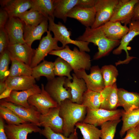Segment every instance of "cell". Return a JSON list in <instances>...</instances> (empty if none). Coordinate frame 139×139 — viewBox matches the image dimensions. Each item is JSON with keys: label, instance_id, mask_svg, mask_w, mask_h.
Masks as SVG:
<instances>
[{"label": "cell", "instance_id": "6da1fadb", "mask_svg": "<svg viewBox=\"0 0 139 139\" xmlns=\"http://www.w3.org/2000/svg\"><path fill=\"white\" fill-rule=\"evenodd\" d=\"M59 106V115L63 123V134L68 137L74 131L76 124L83 121L87 108L67 99L61 102Z\"/></svg>", "mask_w": 139, "mask_h": 139}, {"label": "cell", "instance_id": "7a4b0ae2", "mask_svg": "<svg viewBox=\"0 0 139 139\" xmlns=\"http://www.w3.org/2000/svg\"><path fill=\"white\" fill-rule=\"evenodd\" d=\"M77 40L93 43L98 47V51L93 57L96 60L106 56L114 48L119 45L120 40H114L108 38L102 27L92 29L86 27L83 34L76 38Z\"/></svg>", "mask_w": 139, "mask_h": 139}, {"label": "cell", "instance_id": "3957f363", "mask_svg": "<svg viewBox=\"0 0 139 139\" xmlns=\"http://www.w3.org/2000/svg\"><path fill=\"white\" fill-rule=\"evenodd\" d=\"M49 54L57 56L65 60L71 66L74 72L82 69L89 70L91 68L90 55L85 51L79 50L76 47L72 50L66 45L63 49L53 50Z\"/></svg>", "mask_w": 139, "mask_h": 139}, {"label": "cell", "instance_id": "277c9868", "mask_svg": "<svg viewBox=\"0 0 139 139\" xmlns=\"http://www.w3.org/2000/svg\"><path fill=\"white\" fill-rule=\"evenodd\" d=\"M48 19V31L53 32L54 38L61 43L63 48L67 44H71L77 46L80 51H90L88 46L89 43L72 39L70 37L71 32L68 30L66 26L61 22H59L57 24L56 23L54 22V19L51 17H49Z\"/></svg>", "mask_w": 139, "mask_h": 139}, {"label": "cell", "instance_id": "5b68a950", "mask_svg": "<svg viewBox=\"0 0 139 139\" xmlns=\"http://www.w3.org/2000/svg\"><path fill=\"white\" fill-rule=\"evenodd\" d=\"M123 110H109L101 108L90 109L87 108V113L82 122L93 125L96 127L101 126L109 121L120 119Z\"/></svg>", "mask_w": 139, "mask_h": 139}, {"label": "cell", "instance_id": "8992f818", "mask_svg": "<svg viewBox=\"0 0 139 139\" xmlns=\"http://www.w3.org/2000/svg\"><path fill=\"white\" fill-rule=\"evenodd\" d=\"M66 78L65 76L55 77L48 80L45 86L46 91L58 105L66 99H72L70 89L64 86Z\"/></svg>", "mask_w": 139, "mask_h": 139}, {"label": "cell", "instance_id": "52a82bcc", "mask_svg": "<svg viewBox=\"0 0 139 139\" xmlns=\"http://www.w3.org/2000/svg\"><path fill=\"white\" fill-rule=\"evenodd\" d=\"M47 33V35L42 37L38 47L35 49L30 65L32 68L38 65L41 61L44 60L45 57L51 51L64 48L58 46V41L52 37L50 31L48 30Z\"/></svg>", "mask_w": 139, "mask_h": 139}, {"label": "cell", "instance_id": "ba28073f", "mask_svg": "<svg viewBox=\"0 0 139 139\" xmlns=\"http://www.w3.org/2000/svg\"><path fill=\"white\" fill-rule=\"evenodd\" d=\"M118 0H96L94 7L96 13L94 23L91 27L94 29L109 21Z\"/></svg>", "mask_w": 139, "mask_h": 139}, {"label": "cell", "instance_id": "9c48e42d", "mask_svg": "<svg viewBox=\"0 0 139 139\" xmlns=\"http://www.w3.org/2000/svg\"><path fill=\"white\" fill-rule=\"evenodd\" d=\"M85 70L82 69L74 72L79 78L84 81L88 89L100 92L105 87L100 69L98 66L91 67L90 73L88 74Z\"/></svg>", "mask_w": 139, "mask_h": 139}, {"label": "cell", "instance_id": "30bf717a", "mask_svg": "<svg viewBox=\"0 0 139 139\" xmlns=\"http://www.w3.org/2000/svg\"><path fill=\"white\" fill-rule=\"evenodd\" d=\"M139 0H119L114 9L110 21L119 22L126 25L131 22L136 4Z\"/></svg>", "mask_w": 139, "mask_h": 139}, {"label": "cell", "instance_id": "8fae6325", "mask_svg": "<svg viewBox=\"0 0 139 139\" xmlns=\"http://www.w3.org/2000/svg\"><path fill=\"white\" fill-rule=\"evenodd\" d=\"M0 105L10 109L20 118L26 122L40 126L39 120L41 114L34 107L31 106L30 108H26L6 101L4 99L0 100Z\"/></svg>", "mask_w": 139, "mask_h": 139}, {"label": "cell", "instance_id": "7c38bea8", "mask_svg": "<svg viewBox=\"0 0 139 139\" xmlns=\"http://www.w3.org/2000/svg\"><path fill=\"white\" fill-rule=\"evenodd\" d=\"M41 91L40 93L31 96L28 102L31 106L35 107L41 114H47L50 109L59 106L46 91L45 86L41 84Z\"/></svg>", "mask_w": 139, "mask_h": 139}, {"label": "cell", "instance_id": "4fadbf2b", "mask_svg": "<svg viewBox=\"0 0 139 139\" xmlns=\"http://www.w3.org/2000/svg\"><path fill=\"white\" fill-rule=\"evenodd\" d=\"M24 25L18 17H9L4 28L8 36L9 45L26 43L23 38Z\"/></svg>", "mask_w": 139, "mask_h": 139}, {"label": "cell", "instance_id": "5bb4252c", "mask_svg": "<svg viewBox=\"0 0 139 139\" xmlns=\"http://www.w3.org/2000/svg\"><path fill=\"white\" fill-rule=\"evenodd\" d=\"M38 127L30 123L18 125L7 124L5 125L4 129L8 139H27L29 133H40L41 129Z\"/></svg>", "mask_w": 139, "mask_h": 139}, {"label": "cell", "instance_id": "9a60e30c", "mask_svg": "<svg viewBox=\"0 0 139 139\" xmlns=\"http://www.w3.org/2000/svg\"><path fill=\"white\" fill-rule=\"evenodd\" d=\"M128 28V32L121 39L119 46L113 51V53L116 55L120 54L123 50L126 52V59L123 61H119V64H127L133 59L136 58L129 56L127 46L134 37L139 35V20L132 21L129 24Z\"/></svg>", "mask_w": 139, "mask_h": 139}, {"label": "cell", "instance_id": "2e32d148", "mask_svg": "<svg viewBox=\"0 0 139 139\" xmlns=\"http://www.w3.org/2000/svg\"><path fill=\"white\" fill-rule=\"evenodd\" d=\"M59 110V106L50 108L45 114H41L39 120L40 126L49 127L55 132L63 134V123Z\"/></svg>", "mask_w": 139, "mask_h": 139}, {"label": "cell", "instance_id": "e0dca14e", "mask_svg": "<svg viewBox=\"0 0 139 139\" xmlns=\"http://www.w3.org/2000/svg\"><path fill=\"white\" fill-rule=\"evenodd\" d=\"M7 50L11 58L19 60L30 66L35 51V49L31 46L26 43L9 45Z\"/></svg>", "mask_w": 139, "mask_h": 139}, {"label": "cell", "instance_id": "ac0fdd59", "mask_svg": "<svg viewBox=\"0 0 139 139\" xmlns=\"http://www.w3.org/2000/svg\"><path fill=\"white\" fill-rule=\"evenodd\" d=\"M96 13L94 7L87 8L76 5L68 13L67 16L77 20L86 28H91L95 22Z\"/></svg>", "mask_w": 139, "mask_h": 139}, {"label": "cell", "instance_id": "d6986e66", "mask_svg": "<svg viewBox=\"0 0 139 139\" xmlns=\"http://www.w3.org/2000/svg\"><path fill=\"white\" fill-rule=\"evenodd\" d=\"M72 81L68 78L65 80L64 86L70 89L72 95L71 100L73 102L81 105L84 93L87 90L84 80L78 77L74 73L72 74Z\"/></svg>", "mask_w": 139, "mask_h": 139}, {"label": "cell", "instance_id": "ffe728a7", "mask_svg": "<svg viewBox=\"0 0 139 139\" xmlns=\"http://www.w3.org/2000/svg\"><path fill=\"white\" fill-rule=\"evenodd\" d=\"M117 94L118 107H122L126 112L139 109V93L119 88Z\"/></svg>", "mask_w": 139, "mask_h": 139}, {"label": "cell", "instance_id": "44dd1931", "mask_svg": "<svg viewBox=\"0 0 139 139\" xmlns=\"http://www.w3.org/2000/svg\"><path fill=\"white\" fill-rule=\"evenodd\" d=\"M0 3L2 8L7 12L9 17H18L31 7L30 0H1Z\"/></svg>", "mask_w": 139, "mask_h": 139}, {"label": "cell", "instance_id": "7402d4cb", "mask_svg": "<svg viewBox=\"0 0 139 139\" xmlns=\"http://www.w3.org/2000/svg\"><path fill=\"white\" fill-rule=\"evenodd\" d=\"M118 90L116 83L111 86L105 87L100 92V108L109 110L117 109Z\"/></svg>", "mask_w": 139, "mask_h": 139}, {"label": "cell", "instance_id": "603a6c76", "mask_svg": "<svg viewBox=\"0 0 139 139\" xmlns=\"http://www.w3.org/2000/svg\"><path fill=\"white\" fill-rule=\"evenodd\" d=\"M48 19H46L37 26L27 25L25 24L23 38L25 43L31 46L35 40L41 39V37L48 29Z\"/></svg>", "mask_w": 139, "mask_h": 139}, {"label": "cell", "instance_id": "cb8c5ba5", "mask_svg": "<svg viewBox=\"0 0 139 139\" xmlns=\"http://www.w3.org/2000/svg\"><path fill=\"white\" fill-rule=\"evenodd\" d=\"M41 91L39 86L35 84L28 90L21 91L12 90L10 96L4 99L6 101L29 108L31 105L28 103V98L32 95L40 93Z\"/></svg>", "mask_w": 139, "mask_h": 139}, {"label": "cell", "instance_id": "d4e9b609", "mask_svg": "<svg viewBox=\"0 0 139 139\" xmlns=\"http://www.w3.org/2000/svg\"><path fill=\"white\" fill-rule=\"evenodd\" d=\"M5 82L8 88L16 91L28 89L36 84L35 79L31 76L7 77Z\"/></svg>", "mask_w": 139, "mask_h": 139}, {"label": "cell", "instance_id": "484cf974", "mask_svg": "<svg viewBox=\"0 0 139 139\" xmlns=\"http://www.w3.org/2000/svg\"><path fill=\"white\" fill-rule=\"evenodd\" d=\"M106 36L114 40H120L128 32L129 28L119 22L109 21L101 26Z\"/></svg>", "mask_w": 139, "mask_h": 139}, {"label": "cell", "instance_id": "4316f807", "mask_svg": "<svg viewBox=\"0 0 139 139\" xmlns=\"http://www.w3.org/2000/svg\"><path fill=\"white\" fill-rule=\"evenodd\" d=\"M79 0H54V16L62 19L65 23L68 13L77 5Z\"/></svg>", "mask_w": 139, "mask_h": 139}, {"label": "cell", "instance_id": "83f0119b", "mask_svg": "<svg viewBox=\"0 0 139 139\" xmlns=\"http://www.w3.org/2000/svg\"><path fill=\"white\" fill-rule=\"evenodd\" d=\"M121 117L123 124L119 132L121 137L128 129L135 127L139 124V109L128 112L123 110Z\"/></svg>", "mask_w": 139, "mask_h": 139}, {"label": "cell", "instance_id": "f1b7e54d", "mask_svg": "<svg viewBox=\"0 0 139 139\" xmlns=\"http://www.w3.org/2000/svg\"><path fill=\"white\" fill-rule=\"evenodd\" d=\"M31 76L35 79L41 76L45 77L48 80L55 77L54 72V63L44 60L32 68Z\"/></svg>", "mask_w": 139, "mask_h": 139}, {"label": "cell", "instance_id": "f546056e", "mask_svg": "<svg viewBox=\"0 0 139 139\" xmlns=\"http://www.w3.org/2000/svg\"><path fill=\"white\" fill-rule=\"evenodd\" d=\"M31 8L37 11L48 19L51 17L54 19V0H30Z\"/></svg>", "mask_w": 139, "mask_h": 139}, {"label": "cell", "instance_id": "4dcf8cb0", "mask_svg": "<svg viewBox=\"0 0 139 139\" xmlns=\"http://www.w3.org/2000/svg\"><path fill=\"white\" fill-rule=\"evenodd\" d=\"M11 58V64L7 77L31 76L32 68L30 66L16 59Z\"/></svg>", "mask_w": 139, "mask_h": 139}, {"label": "cell", "instance_id": "1f68e13d", "mask_svg": "<svg viewBox=\"0 0 139 139\" xmlns=\"http://www.w3.org/2000/svg\"><path fill=\"white\" fill-rule=\"evenodd\" d=\"M18 17L25 24L33 26H37L47 19L38 11L31 8L21 14Z\"/></svg>", "mask_w": 139, "mask_h": 139}, {"label": "cell", "instance_id": "d6a6232c", "mask_svg": "<svg viewBox=\"0 0 139 139\" xmlns=\"http://www.w3.org/2000/svg\"><path fill=\"white\" fill-rule=\"evenodd\" d=\"M75 127L80 130L82 139H100L101 129L93 125L80 122L76 123Z\"/></svg>", "mask_w": 139, "mask_h": 139}, {"label": "cell", "instance_id": "836d02e7", "mask_svg": "<svg viewBox=\"0 0 139 139\" xmlns=\"http://www.w3.org/2000/svg\"><path fill=\"white\" fill-rule=\"evenodd\" d=\"M100 92L88 89L83 95L81 105L90 109H96L100 108Z\"/></svg>", "mask_w": 139, "mask_h": 139}, {"label": "cell", "instance_id": "e575fe53", "mask_svg": "<svg viewBox=\"0 0 139 139\" xmlns=\"http://www.w3.org/2000/svg\"><path fill=\"white\" fill-rule=\"evenodd\" d=\"M54 63V72L55 76H67L70 80L73 77L70 75V72L73 70L71 66L66 60L58 57Z\"/></svg>", "mask_w": 139, "mask_h": 139}, {"label": "cell", "instance_id": "d590c367", "mask_svg": "<svg viewBox=\"0 0 139 139\" xmlns=\"http://www.w3.org/2000/svg\"><path fill=\"white\" fill-rule=\"evenodd\" d=\"M100 70L105 87L111 86L116 83L118 72L115 66L111 65H105Z\"/></svg>", "mask_w": 139, "mask_h": 139}, {"label": "cell", "instance_id": "8d00e7d4", "mask_svg": "<svg viewBox=\"0 0 139 139\" xmlns=\"http://www.w3.org/2000/svg\"><path fill=\"white\" fill-rule=\"evenodd\" d=\"M121 119L109 121L102 124L101 126V139H114L117 127Z\"/></svg>", "mask_w": 139, "mask_h": 139}, {"label": "cell", "instance_id": "74e56055", "mask_svg": "<svg viewBox=\"0 0 139 139\" xmlns=\"http://www.w3.org/2000/svg\"><path fill=\"white\" fill-rule=\"evenodd\" d=\"M0 117L4 120L8 124L18 125L28 123L19 117L8 108L0 105Z\"/></svg>", "mask_w": 139, "mask_h": 139}, {"label": "cell", "instance_id": "f35d334b", "mask_svg": "<svg viewBox=\"0 0 139 139\" xmlns=\"http://www.w3.org/2000/svg\"><path fill=\"white\" fill-rule=\"evenodd\" d=\"M76 129L75 127L74 131L68 137H66L62 133L55 132L48 127L41 129L39 133L47 139H78Z\"/></svg>", "mask_w": 139, "mask_h": 139}, {"label": "cell", "instance_id": "ab89813d", "mask_svg": "<svg viewBox=\"0 0 139 139\" xmlns=\"http://www.w3.org/2000/svg\"><path fill=\"white\" fill-rule=\"evenodd\" d=\"M10 61V54L7 49L0 54V81H5L7 77V73Z\"/></svg>", "mask_w": 139, "mask_h": 139}, {"label": "cell", "instance_id": "60d3db41", "mask_svg": "<svg viewBox=\"0 0 139 139\" xmlns=\"http://www.w3.org/2000/svg\"><path fill=\"white\" fill-rule=\"evenodd\" d=\"M9 45L8 38L4 28L0 29V53L7 50Z\"/></svg>", "mask_w": 139, "mask_h": 139}, {"label": "cell", "instance_id": "b9f144b4", "mask_svg": "<svg viewBox=\"0 0 139 139\" xmlns=\"http://www.w3.org/2000/svg\"><path fill=\"white\" fill-rule=\"evenodd\" d=\"M9 16L7 12L2 8L0 10V29L4 28Z\"/></svg>", "mask_w": 139, "mask_h": 139}, {"label": "cell", "instance_id": "7bdbcfd3", "mask_svg": "<svg viewBox=\"0 0 139 139\" xmlns=\"http://www.w3.org/2000/svg\"><path fill=\"white\" fill-rule=\"evenodd\" d=\"M96 0H79L77 5L84 7L90 8L94 7Z\"/></svg>", "mask_w": 139, "mask_h": 139}, {"label": "cell", "instance_id": "ee69618b", "mask_svg": "<svg viewBox=\"0 0 139 139\" xmlns=\"http://www.w3.org/2000/svg\"><path fill=\"white\" fill-rule=\"evenodd\" d=\"M126 132L125 136L123 139H139L135 127L128 129Z\"/></svg>", "mask_w": 139, "mask_h": 139}, {"label": "cell", "instance_id": "f6af8a7d", "mask_svg": "<svg viewBox=\"0 0 139 139\" xmlns=\"http://www.w3.org/2000/svg\"><path fill=\"white\" fill-rule=\"evenodd\" d=\"M4 119L0 117V139H8L4 129Z\"/></svg>", "mask_w": 139, "mask_h": 139}, {"label": "cell", "instance_id": "bcb514c9", "mask_svg": "<svg viewBox=\"0 0 139 139\" xmlns=\"http://www.w3.org/2000/svg\"><path fill=\"white\" fill-rule=\"evenodd\" d=\"M139 20V0L135 5L132 21Z\"/></svg>", "mask_w": 139, "mask_h": 139}, {"label": "cell", "instance_id": "7dc6e473", "mask_svg": "<svg viewBox=\"0 0 139 139\" xmlns=\"http://www.w3.org/2000/svg\"><path fill=\"white\" fill-rule=\"evenodd\" d=\"M12 91L11 89L7 87L4 91L0 94V99H4L9 97Z\"/></svg>", "mask_w": 139, "mask_h": 139}, {"label": "cell", "instance_id": "c3c4849f", "mask_svg": "<svg viewBox=\"0 0 139 139\" xmlns=\"http://www.w3.org/2000/svg\"><path fill=\"white\" fill-rule=\"evenodd\" d=\"M7 88L5 81H0V94L4 91Z\"/></svg>", "mask_w": 139, "mask_h": 139}, {"label": "cell", "instance_id": "681fc988", "mask_svg": "<svg viewBox=\"0 0 139 139\" xmlns=\"http://www.w3.org/2000/svg\"><path fill=\"white\" fill-rule=\"evenodd\" d=\"M137 133V136L139 139V124L135 127Z\"/></svg>", "mask_w": 139, "mask_h": 139}]
</instances>
